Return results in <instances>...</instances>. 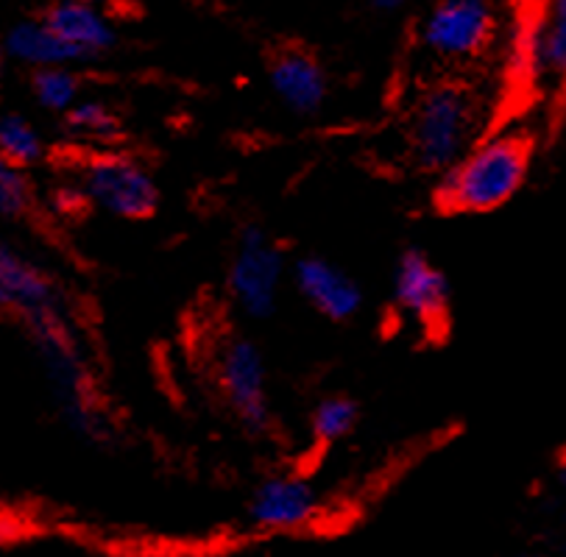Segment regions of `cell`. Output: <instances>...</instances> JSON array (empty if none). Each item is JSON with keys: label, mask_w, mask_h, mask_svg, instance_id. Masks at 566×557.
<instances>
[{"label": "cell", "mask_w": 566, "mask_h": 557, "mask_svg": "<svg viewBox=\"0 0 566 557\" xmlns=\"http://www.w3.org/2000/svg\"><path fill=\"white\" fill-rule=\"evenodd\" d=\"M511 557H538V555H533V551H520V555H511Z\"/></svg>", "instance_id": "obj_22"}, {"label": "cell", "mask_w": 566, "mask_h": 557, "mask_svg": "<svg viewBox=\"0 0 566 557\" xmlns=\"http://www.w3.org/2000/svg\"><path fill=\"white\" fill-rule=\"evenodd\" d=\"M31 98L42 112L65 117L82 101V76L76 73V64L31 70Z\"/></svg>", "instance_id": "obj_16"}, {"label": "cell", "mask_w": 566, "mask_h": 557, "mask_svg": "<svg viewBox=\"0 0 566 557\" xmlns=\"http://www.w3.org/2000/svg\"><path fill=\"white\" fill-rule=\"evenodd\" d=\"M76 192L104 216L132 223L157 216L163 201L148 165L117 148H93L78 159Z\"/></svg>", "instance_id": "obj_3"}, {"label": "cell", "mask_w": 566, "mask_h": 557, "mask_svg": "<svg viewBox=\"0 0 566 557\" xmlns=\"http://www.w3.org/2000/svg\"><path fill=\"white\" fill-rule=\"evenodd\" d=\"M357 421H360V407L352 396H324L310 412V435L318 446H333L355 432Z\"/></svg>", "instance_id": "obj_18"}, {"label": "cell", "mask_w": 566, "mask_h": 557, "mask_svg": "<svg viewBox=\"0 0 566 557\" xmlns=\"http://www.w3.org/2000/svg\"><path fill=\"white\" fill-rule=\"evenodd\" d=\"M391 293L399 313L427 329L444 324L450 313V278L421 249H408L399 254L394 265Z\"/></svg>", "instance_id": "obj_8"}, {"label": "cell", "mask_w": 566, "mask_h": 557, "mask_svg": "<svg viewBox=\"0 0 566 557\" xmlns=\"http://www.w3.org/2000/svg\"><path fill=\"white\" fill-rule=\"evenodd\" d=\"M371 3V9H377V12H397V9H402L408 0H368Z\"/></svg>", "instance_id": "obj_20"}, {"label": "cell", "mask_w": 566, "mask_h": 557, "mask_svg": "<svg viewBox=\"0 0 566 557\" xmlns=\"http://www.w3.org/2000/svg\"><path fill=\"white\" fill-rule=\"evenodd\" d=\"M285 282H291L285 251L274 243V238H269L260 223L240 227L223 276L227 298L234 313L254 324L274 318Z\"/></svg>", "instance_id": "obj_4"}, {"label": "cell", "mask_w": 566, "mask_h": 557, "mask_svg": "<svg viewBox=\"0 0 566 557\" xmlns=\"http://www.w3.org/2000/svg\"><path fill=\"white\" fill-rule=\"evenodd\" d=\"M48 157L45 137L40 128L20 112L0 117V159L14 168L31 170Z\"/></svg>", "instance_id": "obj_17"}, {"label": "cell", "mask_w": 566, "mask_h": 557, "mask_svg": "<svg viewBox=\"0 0 566 557\" xmlns=\"http://www.w3.org/2000/svg\"><path fill=\"white\" fill-rule=\"evenodd\" d=\"M291 285L313 313L333 324H349L363 309V287L349 271L322 254L293 260Z\"/></svg>", "instance_id": "obj_9"}, {"label": "cell", "mask_w": 566, "mask_h": 557, "mask_svg": "<svg viewBox=\"0 0 566 557\" xmlns=\"http://www.w3.org/2000/svg\"><path fill=\"white\" fill-rule=\"evenodd\" d=\"M269 87L274 98L296 117H313L329 98L324 64L302 48H282L269 62Z\"/></svg>", "instance_id": "obj_11"}, {"label": "cell", "mask_w": 566, "mask_h": 557, "mask_svg": "<svg viewBox=\"0 0 566 557\" xmlns=\"http://www.w3.org/2000/svg\"><path fill=\"white\" fill-rule=\"evenodd\" d=\"M496 29L491 0H436L419 23V45L438 62H472L489 51Z\"/></svg>", "instance_id": "obj_6"}, {"label": "cell", "mask_w": 566, "mask_h": 557, "mask_svg": "<svg viewBox=\"0 0 566 557\" xmlns=\"http://www.w3.org/2000/svg\"><path fill=\"white\" fill-rule=\"evenodd\" d=\"M84 3H95V7H104V3H109V0H84Z\"/></svg>", "instance_id": "obj_21"}, {"label": "cell", "mask_w": 566, "mask_h": 557, "mask_svg": "<svg viewBox=\"0 0 566 557\" xmlns=\"http://www.w3.org/2000/svg\"><path fill=\"white\" fill-rule=\"evenodd\" d=\"M3 51L9 59L25 67H53V64H87L82 53L67 45L40 14L12 23L3 36Z\"/></svg>", "instance_id": "obj_14"}, {"label": "cell", "mask_w": 566, "mask_h": 557, "mask_svg": "<svg viewBox=\"0 0 566 557\" xmlns=\"http://www.w3.org/2000/svg\"><path fill=\"white\" fill-rule=\"evenodd\" d=\"M216 385L229 412L249 435H265L274 424L269 362L263 348L243 335H232L216 351Z\"/></svg>", "instance_id": "obj_5"}, {"label": "cell", "mask_w": 566, "mask_h": 557, "mask_svg": "<svg viewBox=\"0 0 566 557\" xmlns=\"http://www.w3.org/2000/svg\"><path fill=\"white\" fill-rule=\"evenodd\" d=\"M322 494L298 471H276L254 485L245 516L260 533H298L322 518Z\"/></svg>", "instance_id": "obj_7"}, {"label": "cell", "mask_w": 566, "mask_h": 557, "mask_svg": "<svg viewBox=\"0 0 566 557\" xmlns=\"http://www.w3.org/2000/svg\"><path fill=\"white\" fill-rule=\"evenodd\" d=\"M40 18L56 31L67 45L76 48L84 62L106 56L117 45V31L104 7L84 0H51Z\"/></svg>", "instance_id": "obj_13"}, {"label": "cell", "mask_w": 566, "mask_h": 557, "mask_svg": "<svg viewBox=\"0 0 566 557\" xmlns=\"http://www.w3.org/2000/svg\"><path fill=\"white\" fill-rule=\"evenodd\" d=\"M0 302L29 324L56 315V285L31 256L14 245L0 249Z\"/></svg>", "instance_id": "obj_12"}, {"label": "cell", "mask_w": 566, "mask_h": 557, "mask_svg": "<svg viewBox=\"0 0 566 557\" xmlns=\"http://www.w3.org/2000/svg\"><path fill=\"white\" fill-rule=\"evenodd\" d=\"M483 134V101L467 82H430L416 93L405 123V146L416 170L441 176Z\"/></svg>", "instance_id": "obj_2"}, {"label": "cell", "mask_w": 566, "mask_h": 557, "mask_svg": "<svg viewBox=\"0 0 566 557\" xmlns=\"http://www.w3.org/2000/svg\"><path fill=\"white\" fill-rule=\"evenodd\" d=\"M525 128H500L480 137L450 170L438 176L436 203L450 216H485L514 201L533 165Z\"/></svg>", "instance_id": "obj_1"}, {"label": "cell", "mask_w": 566, "mask_h": 557, "mask_svg": "<svg viewBox=\"0 0 566 557\" xmlns=\"http://www.w3.org/2000/svg\"><path fill=\"white\" fill-rule=\"evenodd\" d=\"M62 132L76 146H84L87 151H93V148L115 146L123 134V126L120 117H117V112L109 104L95 98H82L62 117Z\"/></svg>", "instance_id": "obj_15"}, {"label": "cell", "mask_w": 566, "mask_h": 557, "mask_svg": "<svg viewBox=\"0 0 566 557\" xmlns=\"http://www.w3.org/2000/svg\"><path fill=\"white\" fill-rule=\"evenodd\" d=\"M36 203L34 179L25 168L14 165H0V216L7 221H23L31 216Z\"/></svg>", "instance_id": "obj_19"}, {"label": "cell", "mask_w": 566, "mask_h": 557, "mask_svg": "<svg viewBox=\"0 0 566 557\" xmlns=\"http://www.w3.org/2000/svg\"><path fill=\"white\" fill-rule=\"evenodd\" d=\"M531 14V84L542 98L566 101V0H533Z\"/></svg>", "instance_id": "obj_10"}]
</instances>
